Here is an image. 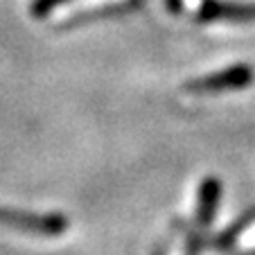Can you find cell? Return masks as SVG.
<instances>
[{
    "label": "cell",
    "mask_w": 255,
    "mask_h": 255,
    "mask_svg": "<svg viewBox=\"0 0 255 255\" xmlns=\"http://www.w3.org/2000/svg\"><path fill=\"white\" fill-rule=\"evenodd\" d=\"M0 226H9L16 231L32 233V235L52 237L66 231V219L61 215H27V212H11L0 208Z\"/></svg>",
    "instance_id": "obj_1"
},
{
    "label": "cell",
    "mask_w": 255,
    "mask_h": 255,
    "mask_svg": "<svg viewBox=\"0 0 255 255\" xmlns=\"http://www.w3.org/2000/svg\"><path fill=\"white\" fill-rule=\"evenodd\" d=\"M253 72L246 66H235L231 70H222L208 77L194 79L185 86V93L190 95H215V93H224V91H235V88H244L249 86Z\"/></svg>",
    "instance_id": "obj_2"
},
{
    "label": "cell",
    "mask_w": 255,
    "mask_h": 255,
    "mask_svg": "<svg viewBox=\"0 0 255 255\" xmlns=\"http://www.w3.org/2000/svg\"><path fill=\"white\" fill-rule=\"evenodd\" d=\"M199 23H251L255 20V5H224L217 0H206L197 16Z\"/></svg>",
    "instance_id": "obj_3"
},
{
    "label": "cell",
    "mask_w": 255,
    "mask_h": 255,
    "mask_svg": "<svg viewBox=\"0 0 255 255\" xmlns=\"http://www.w3.org/2000/svg\"><path fill=\"white\" fill-rule=\"evenodd\" d=\"M217 199H219V183L215 178L206 181L199 192V212H197V219L199 224H208L215 215V206H217Z\"/></svg>",
    "instance_id": "obj_4"
},
{
    "label": "cell",
    "mask_w": 255,
    "mask_h": 255,
    "mask_svg": "<svg viewBox=\"0 0 255 255\" xmlns=\"http://www.w3.org/2000/svg\"><path fill=\"white\" fill-rule=\"evenodd\" d=\"M63 0H34L32 2V14L36 16V18H41V16L50 14V11L54 9L57 5H61Z\"/></svg>",
    "instance_id": "obj_5"
},
{
    "label": "cell",
    "mask_w": 255,
    "mask_h": 255,
    "mask_svg": "<svg viewBox=\"0 0 255 255\" xmlns=\"http://www.w3.org/2000/svg\"><path fill=\"white\" fill-rule=\"evenodd\" d=\"M165 2H167V7L172 11H178L181 9V0H165Z\"/></svg>",
    "instance_id": "obj_6"
}]
</instances>
